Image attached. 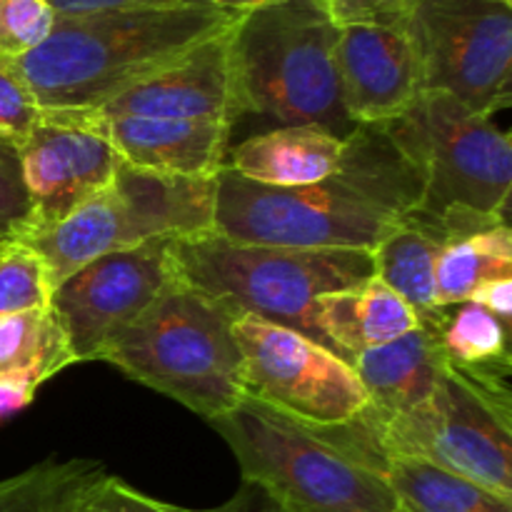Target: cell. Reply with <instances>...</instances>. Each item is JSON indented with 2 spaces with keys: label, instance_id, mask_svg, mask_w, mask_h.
Wrapping results in <instances>:
<instances>
[{
  "label": "cell",
  "instance_id": "4fadbf2b",
  "mask_svg": "<svg viewBox=\"0 0 512 512\" xmlns=\"http://www.w3.org/2000/svg\"><path fill=\"white\" fill-rule=\"evenodd\" d=\"M20 163L33 203L35 233L63 223L108 188L120 155L110 140L68 110H43V120L20 143ZM25 238V240H28Z\"/></svg>",
  "mask_w": 512,
  "mask_h": 512
},
{
  "label": "cell",
  "instance_id": "e0dca14e",
  "mask_svg": "<svg viewBox=\"0 0 512 512\" xmlns=\"http://www.w3.org/2000/svg\"><path fill=\"white\" fill-rule=\"evenodd\" d=\"M448 315V310H445ZM438 320H420L403 338L375 345L350 360L360 385L368 393V408L378 415H398L433 393L450 360L440 343Z\"/></svg>",
  "mask_w": 512,
  "mask_h": 512
},
{
  "label": "cell",
  "instance_id": "e575fe53",
  "mask_svg": "<svg viewBox=\"0 0 512 512\" xmlns=\"http://www.w3.org/2000/svg\"><path fill=\"white\" fill-rule=\"evenodd\" d=\"M400 512H403V510H400Z\"/></svg>",
  "mask_w": 512,
  "mask_h": 512
},
{
  "label": "cell",
  "instance_id": "8fae6325",
  "mask_svg": "<svg viewBox=\"0 0 512 512\" xmlns=\"http://www.w3.org/2000/svg\"><path fill=\"white\" fill-rule=\"evenodd\" d=\"M235 340L243 355L245 398L313 428L350 423L370 405L353 365L305 335L240 315Z\"/></svg>",
  "mask_w": 512,
  "mask_h": 512
},
{
  "label": "cell",
  "instance_id": "f546056e",
  "mask_svg": "<svg viewBox=\"0 0 512 512\" xmlns=\"http://www.w3.org/2000/svg\"><path fill=\"white\" fill-rule=\"evenodd\" d=\"M88 512H193L175 508V505L160 503V500L148 498L140 490L125 485L120 478L105 473L100 483L95 485L90 495Z\"/></svg>",
  "mask_w": 512,
  "mask_h": 512
},
{
  "label": "cell",
  "instance_id": "7a4b0ae2",
  "mask_svg": "<svg viewBox=\"0 0 512 512\" xmlns=\"http://www.w3.org/2000/svg\"><path fill=\"white\" fill-rule=\"evenodd\" d=\"M238 15L198 3L58 18L43 43L8 60L43 110H95L225 33Z\"/></svg>",
  "mask_w": 512,
  "mask_h": 512
},
{
  "label": "cell",
  "instance_id": "d4e9b609",
  "mask_svg": "<svg viewBox=\"0 0 512 512\" xmlns=\"http://www.w3.org/2000/svg\"><path fill=\"white\" fill-rule=\"evenodd\" d=\"M440 343L445 355L458 368H493L510 365L508 325L478 303H460L448 308L440 325Z\"/></svg>",
  "mask_w": 512,
  "mask_h": 512
},
{
  "label": "cell",
  "instance_id": "2e32d148",
  "mask_svg": "<svg viewBox=\"0 0 512 512\" xmlns=\"http://www.w3.org/2000/svg\"><path fill=\"white\" fill-rule=\"evenodd\" d=\"M98 128L120 160L140 170L180 178H215L225 165L233 125L193 118H100L68 110Z\"/></svg>",
  "mask_w": 512,
  "mask_h": 512
},
{
  "label": "cell",
  "instance_id": "9a60e30c",
  "mask_svg": "<svg viewBox=\"0 0 512 512\" xmlns=\"http://www.w3.org/2000/svg\"><path fill=\"white\" fill-rule=\"evenodd\" d=\"M230 28L88 113L100 118L225 120L233 125L243 115L230 75Z\"/></svg>",
  "mask_w": 512,
  "mask_h": 512
},
{
  "label": "cell",
  "instance_id": "8992f818",
  "mask_svg": "<svg viewBox=\"0 0 512 512\" xmlns=\"http://www.w3.org/2000/svg\"><path fill=\"white\" fill-rule=\"evenodd\" d=\"M173 260L180 280L193 288L240 315L283 325L323 348L328 345L313 323V305L323 295L350 290L375 275L370 250L245 245L213 230L173 240Z\"/></svg>",
  "mask_w": 512,
  "mask_h": 512
},
{
  "label": "cell",
  "instance_id": "4dcf8cb0",
  "mask_svg": "<svg viewBox=\"0 0 512 512\" xmlns=\"http://www.w3.org/2000/svg\"><path fill=\"white\" fill-rule=\"evenodd\" d=\"M338 25L345 23H403L413 0H323Z\"/></svg>",
  "mask_w": 512,
  "mask_h": 512
},
{
  "label": "cell",
  "instance_id": "7402d4cb",
  "mask_svg": "<svg viewBox=\"0 0 512 512\" xmlns=\"http://www.w3.org/2000/svg\"><path fill=\"white\" fill-rule=\"evenodd\" d=\"M505 278H512V233L508 223H500L445 245L435 263V303H468L483 285Z\"/></svg>",
  "mask_w": 512,
  "mask_h": 512
},
{
  "label": "cell",
  "instance_id": "5b68a950",
  "mask_svg": "<svg viewBox=\"0 0 512 512\" xmlns=\"http://www.w3.org/2000/svg\"><path fill=\"white\" fill-rule=\"evenodd\" d=\"M238 310L178 278L135 323L120 330L105 363L210 420L245 398Z\"/></svg>",
  "mask_w": 512,
  "mask_h": 512
},
{
  "label": "cell",
  "instance_id": "277c9868",
  "mask_svg": "<svg viewBox=\"0 0 512 512\" xmlns=\"http://www.w3.org/2000/svg\"><path fill=\"white\" fill-rule=\"evenodd\" d=\"M335 45L338 23L323 0H278L238 15L228 55L240 115L350 138L358 125L340 98Z\"/></svg>",
  "mask_w": 512,
  "mask_h": 512
},
{
  "label": "cell",
  "instance_id": "ba28073f",
  "mask_svg": "<svg viewBox=\"0 0 512 512\" xmlns=\"http://www.w3.org/2000/svg\"><path fill=\"white\" fill-rule=\"evenodd\" d=\"M213 215L215 178L150 173L120 160L108 188L23 245L40 255L53 290L75 270L108 253L160 238L183 240L210 233Z\"/></svg>",
  "mask_w": 512,
  "mask_h": 512
},
{
  "label": "cell",
  "instance_id": "52a82bcc",
  "mask_svg": "<svg viewBox=\"0 0 512 512\" xmlns=\"http://www.w3.org/2000/svg\"><path fill=\"white\" fill-rule=\"evenodd\" d=\"M210 425L238 458L243 483L263 490L280 512L403 510L385 475L258 400L243 398Z\"/></svg>",
  "mask_w": 512,
  "mask_h": 512
},
{
  "label": "cell",
  "instance_id": "1f68e13d",
  "mask_svg": "<svg viewBox=\"0 0 512 512\" xmlns=\"http://www.w3.org/2000/svg\"><path fill=\"white\" fill-rule=\"evenodd\" d=\"M58 18L95 13H130V10L175 8V5L198 3V0H48Z\"/></svg>",
  "mask_w": 512,
  "mask_h": 512
},
{
  "label": "cell",
  "instance_id": "3957f363",
  "mask_svg": "<svg viewBox=\"0 0 512 512\" xmlns=\"http://www.w3.org/2000/svg\"><path fill=\"white\" fill-rule=\"evenodd\" d=\"M510 365L450 363L433 393L398 415L365 408L350 423L318 428L343 453L385 475L388 458H418L512 500Z\"/></svg>",
  "mask_w": 512,
  "mask_h": 512
},
{
  "label": "cell",
  "instance_id": "d6986e66",
  "mask_svg": "<svg viewBox=\"0 0 512 512\" xmlns=\"http://www.w3.org/2000/svg\"><path fill=\"white\" fill-rule=\"evenodd\" d=\"M313 323L328 350L350 363L363 350L403 338L418 328L420 318L373 275L363 285L323 295L313 305Z\"/></svg>",
  "mask_w": 512,
  "mask_h": 512
},
{
  "label": "cell",
  "instance_id": "6da1fadb",
  "mask_svg": "<svg viewBox=\"0 0 512 512\" xmlns=\"http://www.w3.org/2000/svg\"><path fill=\"white\" fill-rule=\"evenodd\" d=\"M423 198L418 168L385 125H358L343 165L298 188H270L233 173L215 175L213 233L245 245L370 250Z\"/></svg>",
  "mask_w": 512,
  "mask_h": 512
},
{
  "label": "cell",
  "instance_id": "f1b7e54d",
  "mask_svg": "<svg viewBox=\"0 0 512 512\" xmlns=\"http://www.w3.org/2000/svg\"><path fill=\"white\" fill-rule=\"evenodd\" d=\"M43 120V108L35 103L28 85L20 80L8 60H0V135L23 143Z\"/></svg>",
  "mask_w": 512,
  "mask_h": 512
},
{
  "label": "cell",
  "instance_id": "484cf974",
  "mask_svg": "<svg viewBox=\"0 0 512 512\" xmlns=\"http://www.w3.org/2000/svg\"><path fill=\"white\" fill-rule=\"evenodd\" d=\"M50 283L45 265L23 243L0 250V318L50 308Z\"/></svg>",
  "mask_w": 512,
  "mask_h": 512
},
{
  "label": "cell",
  "instance_id": "ffe728a7",
  "mask_svg": "<svg viewBox=\"0 0 512 512\" xmlns=\"http://www.w3.org/2000/svg\"><path fill=\"white\" fill-rule=\"evenodd\" d=\"M455 238L448 220L413 210L373 250L375 278L398 293L420 320L443 318L448 308L435 303V263Z\"/></svg>",
  "mask_w": 512,
  "mask_h": 512
},
{
  "label": "cell",
  "instance_id": "4316f807",
  "mask_svg": "<svg viewBox=\"0 0 512 512\" xmlns=\"http://www.w3.org/2000/svg\"><path fill=\"white\" fill-rule=\"evenodd\" d=\"M33 228V203L23 178L20 145L0 135V250L23 243Z\"/></svg>",
  "mask_w": 512,
  "mask_h": 512
},
{
  "label": "cell",
  "instance_id": "30bf717a",
  "mask_svg": "<svg viewBox=\"0 0 512 512\" xmlns=\"http://www.w3.org/2000/svg\"><path fill=\"white\" fill-rule=\"evenodd\" d=\"M403 28L420 65L423 93H445L493 118L510 105L512 3L413 0Z\"/></svg>",
  "mask_w": 512,
  "mask_h": 512
},
{
  "label": "cell",
  "instance_id": "44dd1931",
  "mask_svg": "<svg viewBox=\"0 0 512 512\" xmlns=\"http://www.w3.org/2000/svg\"><path fill=\"white\" fill-rule=\"evenodd\" d=\"M68 365H73V355L53 310L0 318V385L33 398L45 380Z\"/></svg>",
  "mask_w": 512,
  "mask_h": 512
},
{
  "label": "cell",
  "instance_id": "ac0fdd59",
  "mask_svg": "<svg viewBox=\"0 0 512 512\" xmlns=\"http://www.w3.org/2000/svg\"><path fill=\"white\" fill-rule=\"evenodd\" d=\"M345 148L348 138L320 125H280L235 145L228 168L270 188H298L333 175L343 165Z\"/></svg>",
  "mask_w": 512,
  "mask_h": 512
},
{
  "label": "cell",
  "instance_id": "cb8c5ba5",
  "mask_svg": "<svg viewBox=\"0 0 512 512\" xmlns=\"http://www.w3.org/2000/svg\"><path fill=\"white\" fill-rule=\"evenodd\" d=\"M103 475L105 468L93 460H43L0 480V512H88Z\"/></svg>",
  "mask_w": 512,
  "mask_h": 512
},
{
  "label": "cell",
  "instance_id": "836d02e7",
  "mask_svg": "<svg viewBox=\"0 0 512 512\" xmlns=\"http://www.w3.org/2000/svg\"><path fill=\"white\" fill-rule=\"evenodd\" d=\"M205 3L215 5V8H220V10H228V13L243 15V13H248V10L263 8V5H270V3H278V0H205Z\"/></svg>",
  "mask_w": 512,
  "mask_h": 512
},
{
  "label": "cell",
  "instance_id": "7c38bea8",
  "mask_svg": "<svg viewBox=\"0 0 512 512\" xmlns=\"http://www.w3.org/2000/svg\"><path fill=\"white\" fill-rule=\"evenodd\" d=\"M175 278L173 240L160 238L95 258L55 285L50 310L73 363L103 358L115 335L135 323Z\"/></svg>",
  "mask_w": 512,
  "mask_h": 512
},
{
  "label": "cell",
  "instance_id": "9c48e42d",
  "mask_svg": "<svg viewBox=\"0 0 512 512\" xmlns=\"http://www.w3.org/2000/svg\"><path fill=\"white\" fill-rule=\"evenodd\" d=\"M393 143L418 168L430 218H505L512 185L510 135L445 93H420L400 118L385 123Z\"/></svg>",
  "mask_w": 512,
  "mask_h": 512
},
{
  "label": "cell",
  "instance_id": "5bb4252c",
  "mask_svg": "<svg viewBox=\"0 0 512 512\" xmlns=\"http://www.w3.org/2000/svg\"><path fill=\"white\" fill-rule=\"evenodd\" d=\"M340 98L355 125L400 118L423 93L420 65L403 23L338 25Z\"/></svg>",
  "mask_w": 512,
  "mask_h": 512
},
{
  "label": "cell",
  "instance_id": "83f0119b",
  "mask_svg": "<svg viewBox=\"0 0 512 512\" xmlns=\"http://www.w3.org/2000/svg\"><path fill=\"white\" fill-rule=\"evenodd\" d=\"M55 20L48 0H0V60H18L38 48Z\"/></svg>",
  "mask_w": 512,
  "mask_h": 512
},
{
  "label": "cell",
  "instance_id": "603a6c76",
  "mask_svg": "<svg viewBox=\"0 0 512 512\" xmlns=\"http://www.w3.org/2000/svg\"><path fill=\"white\" fill-rule=\"evenodd\" d=\"M385 480L403 512H512V500L418 458H388Z\"/></svg>",
  "mask_w": 512,
  "mask_h": 512
},
{
  "label": "cell",
  "instance_id": "d6a6232c",
  "mask_svg": "<svg viewBox=\"0 0 512 512\" xmlns=\"http://www.w3.org/2000/svg\"><path fill=\"white\" fill-rule=\"evenodd\" d=\"M468 303H478L483 305L485 310L495 315L500 323L510 325L512 318V278L505 280H495V283L483 285Z\"/></svg>",
  "mask_w": 512,
  "mask_h": 512
}]
</instances>
